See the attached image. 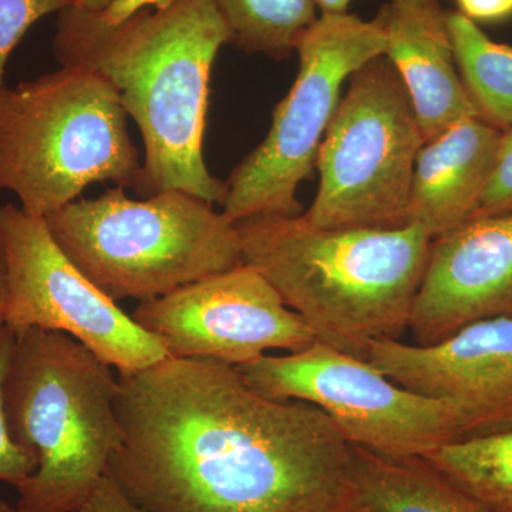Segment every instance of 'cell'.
Instances as JSON below:
<instances>
[{
	"instance_id": "52a82bcc",
	"label": "cell",
	"mask_w": 512,
	"mask_h": 512,
	"mask_svg": "<svg viewBox=\"0 0 512 512\" xmlns=\"http://www.w3.org/2000/svg\"><path fill=\"white\" fill-rule=\"evenodd\" d=\"M348 83L320 144L318 192L303 217L320 228L404 227L426 143L412 99L384 55Z\"/></svg>"
},
{
	"instance_id": "3957f363",
	"label": "cell",
	"mask_w": 512,
	"mask_h": 512,
	"mask_svg": "<svg viewBox=\"0 0 512 512\" xmlns=\"http://www.w3.org/2000/svg\"><path fill=\"white\" fill-rule=\"evenodd\" d=\"M242 264L256 269L318 342L366 359L409 330L433 237L400 228H320L296 217L237 222Z\"/></svg>"
},
{
	"instance_id": "d6986e66",
	"label": "cell",
	"mask_w": 512,
	"mask_h": 512,
	"mask_svg": "<svg viewBox=\"0 0 512 512\" xmlns=\"http://www.w3.org/2000/svg\"><path fill=\"white\" fill-rule=\"evenodd\" d=\"M231 43L249 55L288 59L299 36L315 23L316 0H214Z\"/></svg>"
},
{
	"instance_id": "d4e9b609",
	"label": "cell",
	"mask_w": 512,
	"mask_h": 512,
	"mask_svg": "<svg viewBox=\"0 0 512 512\" xmlns=\"http://www.w3.org/2000/svg\"><path fill=\"white\" fill-rule=\"evenodd\" d=\"M178 0H114L109 9L100 13L101 18L109 23H120L143 9H164L174 5Z\"/></svg>"
},
{
	"instance_id": "4316f807",
	"label": "cell",
	"mask_w": 512,
	"mask_h": 512,
	"mask_svg": "<svg viewBox=\"0 0 512 512\" xmlns=\"http://www.w3.org/2000/svg\"><path fill=\"white\" fill-rule=\"evenodd\" d=\"M352 0H316L319 15H343L348 13Z\"/></svg>"
},
{
	"instance_id": "4fadbf2b",
	"label": "cell",
	"mask_w": 512,
	"mask_h": 512,
	"mask_svg": "<svg viewBox=\"0 0 512 512\" xmlns=\"http://www.w3.org/2000/svg\"><path fill=\"white\" fill-rule=\"evenodd\" d=\"M512 319V212L476 217L431 242L410 316L416 345L481 320Z\"/></svg>"
},
{
	"instance_id": "2e32d148",
	"label": "cell",
	"mask_w": 512,
	"mask_h": 512,
	"mask_svg": "<svg viewBox=\"0 0 512 512\" xmlns=\"http://www.w3.org/2000/svg\"><path fill=\"white\" fill-rule=\"evenodd\" d=\"M343 512H493L423 457H387L352 446Z\"/></svg>"
},
{
	"instance_id": "83f0119b",
	"label": "cell",
	"mask_w": 512,
	"mask_h": 512,
	"mask_svg": "<svg viewBox=\"0 0 512 512\" xmlns=\"http://www.w3.org/2000/svg\"><path fill=\"white\" fill-rule=\"evenodd\" d=\"M114 0H74L76 8L89 10V12L101 13L109 9Z\"/></svg>"
},
{
	"instance_id": "5b68a950",
	"label": "cell",
	"mask_w": 512,
	"mask_h": 512,
	"mask_svg": "<svg viewBox=\"0 0 512 512\" xmlns=\"http://www.w3.org/2000/svg\"><path fill=\"white\" fill-rule=\"evenodd\" d=\"M119 94L99 74L62 67L0 89V191L45 218L89 185L143 192V161Z\"/></svg>"
},
{
	"instance_id": "277c9868",
	"label": "cell",
	"mask_w": 512,
	"mask_h": 512,
	"mask_svg": "<svg viewBox=\"0 0 512 512\" xmlns=\"http://www.w3.org/2000/svg\"><path fill=\"white\" fill-rule=\"evenodd\" d=\"M119 376L62 332L16 333L5 379L10 436L35 458L16 487L22 512H72L109 471L123 441L116 410Z\"/></svg>"
},
{
	"instance_id": "5bb4252c",
	"label": "cell",
	"mask_w": 512,
	"mask_h": 512,
	"mask_svg": "<svg viewBox=\"0 0 512 512\" xmlns=\"http://www.w3.org/2000/svg\"><path fill=\"white\" fill-rule=\"evenodd\" d=\"M377 16L386 36L384 56L412 99L426 141L477 117L458 74L447 10L440 0H389Z\"/></svg>"
},
{
	"instance_id": "603a6c76",
	"label": "cell",
	"mask_w": 512,
	"mask_h": 512,
	"mask_svg": "<svg viewBox=\"0 0 512 512\" xmlns=\"http://www.w3.org/2000/svg\"><path fill=\"white\" fill-rule=\"evenodd\" d=\"M72 512H146L130 500L116 481L110 476L103 478V481L96 488L92 497Z\"/></svg>"
},
{
	"instance_id": "ac0fdd59",
	"label": "cell",
	"mask_w": 512,
	"mask_h": 512,
	"mask_svg": "<svg viewBox=\"0 0 512 512\" xmlns=\"http://www.w3.org/2000/svg\"><path fill=\"white\" fill-rule=\"evenodd\" d=\"M493 512H512V430L453 441L423 456Z\"/></svg>"
},
{
	"instance_id": "7402d4cb",
	"label": "cell",
	"mask_w": 512,
	"mask_h": 512,
	"mask_svg": "<svg viewBox=\"0 0 512 512\" xmlns=\"http://www.w3.org/2000/svg\"><path fill=\"white\" fill-rule=\"evenodd\" d=\"M512 212V128L501 131L493 173L485 188L477 217Z\"/></svg>"
},
{
	"instance_id": "ba28073f",
	"label": "cell",
	"mask_w": 512,
	"mask_h": 512,
	"mask_svg": "<svg viewBox=\"0 0 512 512\" xmlns=\"http://www.w3.org/2000/svg\"><path fill=\"white\" fill-rule=\"evenodd\" d=\"M384 50L386 36L377 15L372 20L353 13L319 15L299 36V70L291 90L276 106L265 140L225 181L222 214L232 224L302 214L298 188L316 170L343 84Z\"/></svg>"
},
{
	"instance_id": "44dd1931",
	"label": "cell",
	"mask_w": 512,
	"mask_h": 512,
	"mask_svg": "<svg viewBox=\"0 0 512 512\" xmlns=\"http://www.w3.org/2000/svg\"><path fill=\"white\" fill-rule=\"evenodd\" d=\"M13 340L12 330L5 328L0 332V481L16 488L35 473L36 461L12 439L6 419L5 379Z\"/></svg>"
},
{
	"instance_id": "ffe728a7",
	"label": "cell",
	"mask_w": 512,
	"mask_h": 512,
	"mask_svg": "<svg viewBox=\"0 0 512 512\" xmlns=\"http://www.w3.org/2000/svg\"><path fill=\"white\" fill-rule=\"evenodd\" d=\"M73 6L74 0H0V89L6 86L9 57L26 32L50 13Z\"/></svg>"
},
{
	"instance_id": "9a60e30c",
	"label": "cell",
	"mask_w": 512,
	"mask_h": 512,
	"mask_svg": "<svg viewBox=\"0 0 512 512\" xmlns=\"http://www.w3.org/2000/svg\"><path fill=\"white\" fill-rule=\"evenodd\" d=\"M500 138L498 128L471 117L427 140L414 165L407 225L436 238L476 218Z\"/></svg>"
},
{
	"instance_id": "7c38bea8",
	"label": "cell",
	"mask_w": 512,
	"mask_h": 512,
	"mask_svg": "<svg viewBox=\"0 0 512 512\" xmlns=\"http://www.w3.org/2000/svg\"><path fill=\"white\" fill-rule=\"evenodd\" d=\"M366 360L400 386L448 404L461 440L512 430V319L471 323L433 345L377 340Z\"/></svg>"
},
{
	"instance_id": "6da1fadb",
	"label": "cell",
	"mask_w": 512,
	"mask_h": 512,
	"mask_svg": "<svg viewBox=\"0 0 512 512\" xmlns=\"http://www.w3.org/2000/svg\"><path fill=\"white\" fill-rule=\"evenodd\" d=\"M107 476L146 512H343L352 446L318 407L254 392L237 366L165 357L119 375Z\"/></svg>"
},
{
	"instance_id": "8992f818",
	"label": "cell",
	"mask_w": 512,
	"mask_h": 512,
	"mask_svg": "<svg viewBox=\"0 0 512 512\" xmlns=\"http://www.w3.org/2000/svg\"><path fill=\"white\" fill-rule=\"evenodd\" d=\"M124 190L43 218L67 258L114 302L151 301L242 264L237 225L211 202L180 190L138 201Z\"/></svg>"
},
{
	"instance_id": "9c48e42d",
	"label": "cell",
	"mask_w": 512,
	"mask_h": 512,
	"mask_svg": "<svg viewBox=\"0 0 512 512\" xmlns=\"http://www.w3.org/2000/svg\"><path fill=\"white\" fill-rule=\"evenodd\" d=\"M266 399L305 402L322 410L350 446L387 457H423L463 439L454 410L400 386L362 357L315 342L285 355L237 366Z\"/></svg>"
},
{
	"instance_id": "8fae6325",
	"label": "cell",
	"mask_w": 512,
	"mask_h": 512,
	"mask_svg": "<svg viewBox=\"0 0 512 512\" xmlns=\"http://www.w3.org/2000/svg\"><path fill=\"white\" fill-rule=\"evenodd\" d=\"M133 319L168 357L241 366L271 350L301 352L316 338L252 266L241 264L140 302Z\"/></svg>"
},
{
	"instance_id": "484cf974",
	"label": "cell",
	"mask_w": 512,
	"mask_h": 512,
	"mask_svg": "<svg viewBox=\"0 0 512 512\" xmlns=\"http://www.w3.org/2000/svg\"><path fill=\"white\" fill-rule=\"evenodd\" d=\"M6 306H8V262L0 238V332L6 328Z\"/></svg>"
},
{
	"instance_id": "cb8c5ba5",
	"label": "cell",
	"mask_w": 512,
	"mask_h": 512,
	"mask_svg": "<svg viewBox=\"0 0 512 512\" xmlns=\"http://www.w3.org/2000/svg\"><path fill=\"white\" fill-rule=\"evenodd\" d=\"M457 12L471 22L495 25L512 19V0H456Z\"/></svg>"
},
{
	"instance_id": "7a4b0ae2",
	"label": "cell",
	"mask_w": 512,
	"mask_h": 512,
	"mask_svg": "<svg viewBox=\"0 0 512 512\" xmlns=\"http://www.w3.org/2000/svg\"><path fill=\"white\" fill-rule=\"evenodd\" d=\"M225 43L231 35L214 0H178L120 23L76 6L57 16V63L107 80L140 128L141 194L180 190L224 202L227 183L210 173L202 146L212 66Z\"/></svg>"
},
{
	"instance_id": "f1b7e54d",
	"label": "cell",
	"mask_w": 512,
	"mask_h": 512,
	"mask_svg": "<svg viewBox=\"0 0 512 512\" xmlns=\"http://www.w3.org/2000/svg\"><path fill=\"white\" fill-rule=\"evenodd\" d=\"M0 512H22L16 505H10L6 501L0 500Z\"/></svg>"
},
{
	"instance_id": "e0dca14e",
	"label": "cell",
	"mask_w": 512,
	"mask_h": 512,
	"mask_svg": "<svg viewBox=\"0 0 512 512\" xmlns=\"http://www.w3.org/2000/svg\"><path fill=\"white\" fill-rule=\"evenodd\" d=\"M458 74L478 119L500 131L512 128V46L485 35L457 10H447Z\"/></svg>"
},
{
	"instance_id": "30bf717a",
	"label": "cell",
	"mask_w": 512,
	"mask_h": 512,
	"mask_svg": "<svg viewBox=\"0 0 512 512\" xmlns=\"http://www.w3.org/2000/svg\"><path fill=\"white\" fill-rule=\"evenodd\" d=\"M0 238L8 262L6 328L72 336L121 373L138 372L167 356L156 336L77 269L43 218L18 205L0 207Z\"/></svg>"
}]
</instances>
